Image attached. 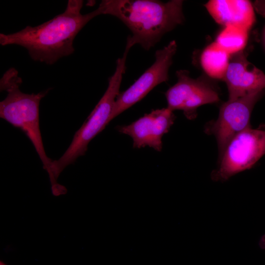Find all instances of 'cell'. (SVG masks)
<instances>
[{
	"instance_id": "5b68a950",
	"label": "cell",
	"mask_w": 265,
	"mask_h": 265,
	"mask_svg": "<svg viewBox=\"0 0 265 265\" xmlns=\"http://www.w3.org/2000/svg\"><path fill=\"white\" fill-rule=\"evenodd\" d=\"M265 155V124L256 129L247 128L236 135L219 156L212 180L225 181L233 175L251 168Z\"/></svg>"
},
{
	"instance_id": "7a4b0ae2",
	"label": "cell",
	"mask_w": 265,
	"mask_h": 265,
	"mask_svg": "<svg viewBox=\"0 0 265 265\" xmlns=\"http://www.w3.org/2000/svg\"><path fill=\"white\" fill-rule=\"evenodd\" d=\"M183 1L164 2L155 0H103L97 8L101 15L114 16L131 30L125 49L139 44L149 50L165 33L185 20Z\"/></svg>"
},
{
	"instance_id": "30bf717a",
	"label": "cell",
	"mask_w": 265,
	"mask_h": 265,
	"mask_svg": "<svg viewBox=\"0 0 265 265\" xmlns=\"http://www.w3.org/2000/svg\"><path fill=\"white\" fill-rule=\"evenodd\" d=\"M230 62L223 78L229 94L234 100L265 89V74L249 62L242 52L236 53Z\"/></svg>"
},
{
	"instance_id": "ba28073f",
	"label": "cell",
	"mask_w": 265,
	"mask_h": 265,
	"mask_svg": "<svg viewBox=\"0 0 265 265\" xmlns=\"http://www.w3.org/2000/svg\"><path fill=\"white\" fill-rule=\"evenodd\" d=\"M263 92L254 93L234 100H228L220 108L218 118L209 122L205 132L215 136L219 156L236 135L250 128L252 110Z\"/></svg>"
},
{
	"instance_id": "6da1fadb",
	"label": "cell",
	"mask_w": 265,
	"mask_h": 265,
	"mask_svg": "<svg viewBox=\"0 0 265 265\" xmlns=\"http://www.w3.org/2000/svg\"><path fill=\"white\" fill-rule=\"evenodd\" d=\"M83 3V0H69L65 11L48 21L34 27L27 26L17 32L0 33V44L23 47L33 60L52 65L74 53L73 42L78 33L101 15L98 8L82 14Z\"/></svg>"
},
{
	"instance_id": "9c48e42d",
	"label": "cell",
	"mask_w": 265,
	"mask_h": 265,
	"mask_svg": "<svg viewBox=\"0 0 265 265\" xmlns=\"http://www.w3.org/2000/svg\"><path fill=\"white\" fill-rule=\"evenodd\" d=\"M173 112L167 107L153 110L128 125L118 126L117 129L132 137L133 148L149 146L160 152L162 137L168 132L176 119Z\"/></svg>"
},
{
	"instance_id": "8fae6325",
	"label": "cell",
	"mask_w": 265,
	"mask_h": 265,
	"mask_svg": "<svg viewBox=\"0 0 265 265\" xmlns=\"http://www.w3.org/2000/svg\"><path fill=\"white\" fill-rule=\"evenodd\" d=\"M205 6L218 24L250 29L255 22L253 7L246 0H211Z\"/></svg>"
},
{
	"instance_id": "4fadbf2b",
	"label": "cell",
	"mask_w": 265,
	"mask_h": 265,
	"mask_svg": "<svg viewBox=\"0 0 265 265\" xmlns=\"http://www.w3.org/2000/svg\"><path fill=\"white\" fill-rule=\"evenodd\" d=\"M248 30L236 26H228L219 33L216 42L230 55L242 51L246 45Z\"/></svg>"
},
{
	"instance_id": "3957f363",
	"label": "cell",
	"mask_w": 265,
	"mask_h": 265,
	"mask_svg": "<svg viewBox=\"0 0 265 265\" xmlns=\"http://www.w3.org/2000/svg\"><path fill=\"white\" fill-rule=\"evenodd\" d=\"M22 83L15 68L8 69L3 74L0 81V91H6L8 94L0 103V117L25 133L50 178L53 160L47 156L44 149L39 127V104L50 89L37 94H26L19 89Z\"/></svg>"
},
{
	"instance_id": "5bb4252c",
	"label": "cell",
	"mask_w": 265,
	"mask_h": 265,
	"mask_svg": "<svg viewBox=\"0 0 265 265\" xmlns=\"http://www.w3.org/2000/svg\"><path fill=\"white\" fill-rule=\"evenodd\" d=\"M255 7L258 13L265 17V0L256 1Z\"/></svg>"
},
{
	"instance_id": "52a82bcc",
	"label": "cell",
	"mask_w": 265,
	"mask_h": 265,
	"mask_svg": "<svg viewBox=\"0 0 265 265\" xmlns=\"http://www.w3.org/2000/svg\"><path fill=\"white\" fill-rule=\"evenodd\" d=\"M173 40L155 53V61L127 89L115 100L110 121L144 98L154 87L169 80L168 71L177 51Z\"/></svg>"
},
{
	"instance_id": "2e32d148",
	"label": "cell",
	"mask_w": 265,
	"mask_h": 265,
	"mask_svg": "<svg viewBox=\"0 0 265 265\" xmlns=\"http://www.w3.org/2000/svg\"><path fill=\"white\" fill-rule=\"evenodd\" d=\"M0 265H6L5 264H4L2 261L0 262Z\"/></svg>"
},
{
	"instance_id": "277c9868",
	"label": "cell",
	"mask_w": 265,
	"mask_h": 265,
	"mask_svg": "<svg viewBox=\"0 0 265 265\" xmlns=\"http://www.w3.org/2000/svg\"><path fill=\"white\" fill-rule=\"evenodd\" d=\"M128 53L125 51L123 56L116 60L115 71L108 79V86L104 94L86 121L76 132L70 146L63 155L59 159L53 160L50 178L52 186L58 183L57 178L65 167L74 163L79 157L85 155L89 142L111 121L113 107L120 93L123 75L126 69Z\"/></svg>"
},
{
	"instance_id": "9a60e30c",
	"label": "cell",
	"mask_w": 265,
	"mask_h": 265,
	"mask_svg": "<svg viewBox=\"0 0 265 265\" xmlns=\"http://www.w3.org/2000/svg\"><path fill=\"white\" fill-rule=\"evenodd\" d=\"M259 246L262 249H265V235L261 237L259 241Z\"/></svg>"
},
{
	"instance_id": "7c38bea8",
	"label": "cell",
	"mask_w": 265,
	"mask_h": 265,
	"mask_svg": "<svg viewBox=\"0 0 265 265\" xmlns=\"http://www.w3.org/2000/svg\"><path fill=\"white\" fill-rule=\"evenodd\" d=\"M230 55L216 42L208 45L200 56L201 65L206 74L215 79H223Z\"/></svg>"
},
{
	"instance_id": "8992f818",
	"label": "cell",
	"mask_w": 265,
	"mask_h": 265,
	"mask_svg": "<svg viewBox=\"0 0 265 265\" xmlns=\"http://www.w3.org/2000/svg\"><path fill=\"white\" fill-rule=\"evenodd\" d=\"M176 74L177 83L165 93L167 107L172 111L181 110L188 119L192 120L196 117L199 106L220 100L217 90L206 79H192L185 70H178Z\"/></svg>"
}]
</instances>
